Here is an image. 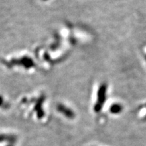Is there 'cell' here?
<instances>
[{"label":"cell","mask_w":146,"mask_h":146,"mask_svg":"<svg viewBox=\"0 0 146 146\" xmlns=\"http://www.w3.org/2000/svg\"><path fill=\"white\" fill-rule=\"evenodd\" d=\"M108 87L106 83H102L99 86L97 91V98L95 103L94 109L96 113H99L102 111L107 98Z\"/></svg>","instance_id":"cell-1"},{"label":"cell","mask_w":146,"mask_h":146,"mask_svg":"<svg viewBox=\"0 0 146 146\" xmlns=\"http://www.w3.org/2000/svg\"><path fill=\"white\" fill-rule=\"evenodd\" d=\"M145 59H146V57H145Z\"/></svg>","instance_id":"cell-7"},{"label":"cell","mask_w":146,"mask_h":146,"mask_svg":"<svg viewBox=\"0 0 146 146\" xmlns=\"http://www.w3.org/2000/svg\"><path fill=\"white\" fill-rule=\"evenodd\" d=\"M7 146H13V145H12V144H9V145H7Z\"/></svg>","instance_id":"cell-5"},{"label":"cell","mask_w":146,"mask_h":146,"mask_svg":"<svg viewBox=\"0 0 146 146\" xmlns=\"http://www.w3.org/2000/svg\"><path fill=\"white\" fill-rule=\"evenodd\" d=\"M58 110L60 112H61L62 114L64 115L66 117L70 118V119H72V118H74V116H75L74 112H73L72 110L63 104L58 105Z\"/></svg>","instance_id":"cell-2"},{"label":"cell","mask_w":146,"mask_h":146,"mask_svg":"<svg viewBox=\"0 0 146 146\" xmlns=\"http://www.w3.org/2000/svg\"><path fill=\"white\" fill-rule=\"evenodd\" d=\"M123 110V106L118 103H114L110 108V112L112 114H118Z\"/></svg>","instance_id":"cell-3"},{"label":"cell","mask_w":146,"mask_h":146,"mask_svg":"<svg viewBox=\"0 0 146 146\" xmlns=\"http://www.w3.org/2000/svg\"><path fill=\"white\" fill-rule=\"evenodd\" d=\"M16 141V137L14 135H0V142H9L13 143Z\"/></svg>","instance_id":"cell-4"},{"label":"cell","mask_w":146,"mask_h":146,"mask_svg":"<svg viewBox=\"0 0 146 146\" xmlns=\"http://www.w3.org/2000/svg\"><path fill=\"white\" fill-rule=\"evenodd\" d=\"M45 1H46V0H45Z\"/></svg>","instance_id":"cell-6"}]
</instances>
